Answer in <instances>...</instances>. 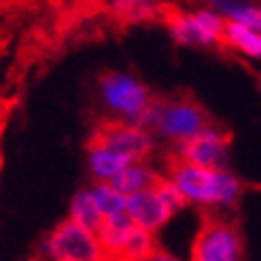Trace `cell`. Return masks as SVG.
I'll return each instance as SVG.
<instances>
[{"label":"cell","instance_id":"4","mask_svg":"<svg viewBox=\"0 0 261 261\" xmlns=\"http://www.w3.org/2000/svg\"><path fill=\"white\" fill-rule=\"evenodd\" d=\"M164 23L176 45L200 49H213L223 45L227 25L225 17L217 13L213 7L193 11H178L168 7Z\"/></svg>","mask_w":261,"mask_h":261},{"label":"cell","instance_id":"13","mask_svg":"<svg viewBox=\"0 0 261 261\" xmlns=\"http://www.w3.org/2000/svg\"><path fill=\"white\" fill-rule=\"evenodd\" d=\"M162 178L164 176H160L147 162H136V164H129L125 170L111 182V185L127 198V195H134V193H140V191H147V189L155 187Z\"/></svg>","mask_w":261,"mask_h":261},{"label":"cell","instance_id":"15","mask_svg":"<svg viewBox=\"0 0 261 261\" xmlns=\"http://www.w3.org/2000/svg\"><path fill=\"white\" fill-rule=\"evenodd\" d=\"M223 45L233 49V51H238V54H242L246 58L261 60V32H257V30H251V28H244V25L227 21Z\"/></svg>","mask_w":261,"mask_h":261},{"label":"cell","instance_id":"1","mask_svg":"<svg viewBox=\"0 0 261 261\" xmlns=\"http://www.w3.org/2000/svg\"><path fill=\"white\" fill-rule=\"evenodd\" d=\"M166 178L174 182L187 204L202 208H231L244 191L240 178L229 170H206L176 158L170 160Z\"/></svg>","mask_w":261,"mask_h":261},{"label":"cell","instance_id":"17","mask_svg":"<svg viewBox=\"0 0 261 261\" xmlns=\"http://www.w3.org/2000/svg\"><path fill=\"white\" fill-rule=\"evenodd\" d=\"M89 189H91V195H94V200H96V204H98L104 219L125 215L127 198L123 193L117 191L111 182H94Z\"/></svg>","mask_w":261,"mask_h":261},{"label":"cell","instance_id":"6","mask_svg":"<svg viewBox=\"0 0 261 261\" xmlns=\"http://www.w3.org/2000/svg\"><path fill=\"white\" fill-rule=\"evenodd\" d=\"M244 240L236 221L206 215L191 246V261H242Z\"/></svg>","mask_w":261,"mask_h":261},{"label":"cell","instance_id":"22","mask_svg":"<svg viewBox=\"0 0 261 261\" xmlns=\"http://www.w3.org/2000/svg\"><path fill=\"white\" fill-rule=\"evenodd\" d=\"M259 87H261V81H259Z\"/></svg>","mask_w":261,"mask_h":261},{"label":"cell","instance_id":"10","mask_svg":"<svg viewBox=\"0 0 261 261\" xmlns=\"http://www.w3.org/2000/svg\"><path fill=\"white\" fill-rule=\"evenodd\" d=\"M132 164L123 155L100 142H87V170L94 182H113Z\"/></svg>","mask_w":261,"mask_h":261},{"label":"cell","instance_id":"2","mask_svg":"<svg viewBox=\"0 0 261 261\" xmlns=\"http://www.w3.org/2000/svg\"><path fill=\"white\" fill-rule=\"evenodd\" d=\"M211 125V117L204 107L189 96L155 98L142 121V127L149 129L153 136L172 142L174 149L202 134Z\"/></svg>","mask_w":261,"mask_h":261},{"label":"cell","instance_id":"18","mask_svg":"<svg viewBox=\"0 0 261 261\" xmlns=\"http://www.w3.org/2000/svg\"><path fill=\"white\" fill-rule=\"evenodd\" d=\"M158 249L160 246H158V242H155V233H149L145 229L136 227L132 231V236H129L119 261H145Z\"/></svg>","mask_w":261,"mask_h":261},{"label":"cell","instance_id":"21","mask_svg":"<svg viewBox=\"0 0 261 261\" xmlns=\"http://www.w3.org/2000/svg\"><path fill=\"white\" fill-rule=\"evenodd\" d=\"M0 11H3V5H0Z\"/></svg>","mask_w":261,"mask_h":261},{"label":"cell","instance_id":"9","mask_svg":"<svg viewBox=\"0 0 261 261\" xmlns=\"http://www.w3.org/2000/svg\"><path fill=\"white\" fill-rule=\"evenodd\" d=\"M174 158L191 166L206 168V170H227L229 134L217 125H211L189 142L176 147Z\"/></svg>","mask_w":261,"mask_h":261},{"label":"cell","instance_id":"19","mask_svg":"<svg viewBox=\"0 0 261 261\" xmlns=\"http://www.w3.org/2000/svg\"><path fill=\"white\" fill-rule=\"evenodd\" d=\"M145 261H185V259H180L178 255L166 251V249H158V251H155V253H153L149 259H145Z\"/></svg>","mask_w":261,"mask_h":261},{"label":"cell","instance_id":"14","mask_svg":"<svg viewBox=\"0 0 261 261\" xmlns=\"http://www.w3.org/2000/svg\"><path fill=\"white\" fill-rule=\"evenodd\" d=\"M68 219L74 221L76 225H81L89 231L98 233V229L102 227L104 223V217L100 213V208L94 200V195H91V189H79L72 200H70V206H68Z\"/></svg>","mask_w":261,"mask_h":261},{"label":"cell","instance_id":"11","mask_svg":"<svg viewBox=\"0 0 261 261\" xmlns=\"http://www.w3.org/2000/svg\"><path fill=\"white\" fill-rule=\"evenodd\" d=\"M134 229H136V225L132 223V219L127 217V213L119 215V217L104 219L102 227L98 229V240H100L104 253L109 255L111 261H119V257H121Z\"/></svg>","mask_w":261,"mask_h":261},{"label":"cell","instance_id":"5","mask_svg":"<svg viewBox=\"0 0 261 261\" xmlns=\"http://www.w3.org/2000/svg\"><path fill=\"white\" fill-rule=\"evenodd\" d=\"M185 206L187 200L182 198V193L176 189V185L170 178L164 176L155 187L127 195L125 213L138 229L155 233L166 223H170V219L176 213H180Z\"/></svg>","mask_w":261,"mask_h":261},{"label":"cell","instance_id":"12","mask_svg":"<svg viewBox=\"0 0 261 261\" xmlns=\"http://www.w3.org/2000/svg\"><path fill=\"white\" fill-rule=\"evenodd\" d=\"M109 11L115 19L123 23H147L166 17V5L160 3H149V0H117L109 5Z\"/></svg>","mask_w":261,"mask_h":261},{"label":"cell","instance_id":"16","mask_svg":"<svg viewBox=\"0 0 261 261\" xmlns=\"http://www.w3.org/2000/svg\"><path fill=\"white\" fill-rule=\"evenodd\" d=\"M211 7L217 13H221L225 17V21L261 32V7L251 5V3H227V0H217Z\"/></svg>","mask_w":261,"mask_h":261},{"label":"cell","instance_id":"20","mask_svg":"<svg viewBox=\"0 0 261 261\" xmlns=\"http://www.w3.org/2000/svg\"><path fill=\"white\" fill-rule=\"evenodd\" d=\"M25 261H41V259H25Z\"/></svg>","mask_w":261,"mask_h":261},{"label":"cell","instance_id":"8","mask_svg":"<svg viewBox=\"0 0 261 261\" xmlns=\"http://www.w3.org/2000/svg\"><path fill=\"white\" fill-rule=\"evenodd\" d=\"M87 142H100L107 145L113 151H117L127 162H147L153 151H155V136L149 129L134 125V123H123V121H102L96 127L89 129Z\"/></svg>","mask_w":261,"mask_h":261},{"label":"cell","instance_id":"3","mask_svg":"<svg viewBox=\"0 0 261 261\" xmlns=\"http://www.w3.org/2000/svg\"><path fill=\"white\" fill-rule=\"evenodd\" d=\"M98 96L104 111L111 115V121L134 123L140 127L155 102L151 89L138 76L121 70H109L100 76Z\"/></svg>","mask_w":261,"mask_h":261},{"label":"cell","instance_id":"7","mask_svg":"<svg viewBox=\"0 0 261 261\" xmlns=\"http://www.w3.org/2000/svg\"><path fill=\"white\" fill-rule=\"evenodd\" d=\"M41 253L45 261H111L98 233L76 225L68 217L43 238Z\"/></svg>","mask_w":261,"mask_h":261}]
</instances>
